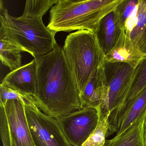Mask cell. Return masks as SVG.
Returning a JSON list of instances; mask_svg holds the SVG:
<instances>
[{"label":"cell","mask_w":146,"mask_h":146,"mask_svg":"<svg viewBox=\"0 0 146 146\" xmlns=\"http://www.w3.org/2000/svg\"><path fill=\"white\" fill-rule=\"evenodd\" d=\"M35 102L46 115L58 118L82 109L76 80L65 56L57 45L52 52L38 57Z\"/></svg>","instance_id":"obj_1"},{"label":"cell","mask_w":146,"mask_h":146,"mask_svg":"<svg viewBox=\"0 0 146 146\" xmlns=\"http://www.w3.org/2000/svg\"><path fill=\"white\" fill-rule=\"evenodd\" d=\"M122 0H58L50 11L47 28L57 33L87 30L94 33L99 23Z\"/></svg>","instance_id":"obj_2"},{"label":"cell","mask_w":146,"mask_h":146,"mask_svg":"<svg viewBox=\"0 0 146 146\" xmlns=\"http://www.w3.org/2000/svg\"><path fill=\"white\" fill-rule=\"evenodd\" d=\"M0 36L34 58L50 53L58 45L56 33L46 27L42 19L11 16L2 1H0Z\"/></svg>","instance_id":"obj_3"},{"label":"cell","mask_w":146,"mask_h":146,"mask_svg":"<svg viewBox=\"0 0 146 146\" xmlns=\"http://www.w3.org/2000/svg\"><path fill=\"white\" fill-rule=\"evenodd\" d=\"M63 49L80 95L94 73L105 63V54L94 33L87 30L67 36Z\"/></svg>","instance_id":"obj_4"},{"label":"cell","mask_w":146,"mask_h":146,"mask_svg":"<svg viewBox=\"0 0 146 146\" xmlns=\"http://www.w3.org/2000/svg\"><path fill=\"white\" fill-rule=\"evenodd\" d=\"M23 101L35 146H72L57 119L43 113L36 104L35 97L24 96Z\"/></svg>","instance_id":"obj_5"},{"label":"cell","mask_w":146,"mask_h":146,"mask_svg":"<svg viewBox=\"0 0 146 146\" xmlns=\"http://www.w3.org/2000/svg\"><path fill=\"white\" fill-rule=\"evenodd\" d=\"M106 91L104 102L97 110L109 113L123 103L130 88L135 69L123 63L104 65Z\"/></svg>","instance_id":"obj_6"},{"label":"cell","mask_w":146,"mask_h":146,"mask_svg":"<svg viewBox=\"0 0 146 146\" xmlns=\"http://www.w3.org/2000/svg\"><path fill=\"white\" fill-rule=\"evenodd\" d=\"M57 119L70 144L82 146L95 129L99 114L96 109L85 107Z\"/></svg>","instance_id":"obj_7"},{"label":"cell","mask_w":146,"mask_h":146,"mask_svg":"<svg viewBox=\"0 0 146 146\" xmlns=\"http://www.w3.org/2000/svg\"><path fill=\"white\" fill-rule=\"evenodd\" d=\"M4 107L11 146H35L26 117L23 100H9Z\"/></svg>","instance_id":"obj_8"},{"label":"cell","mask_w":146,"mask_h":146,"mask_svg":"<svg viewBox=\"0 0 146 146\" xmlns=\"http://www.w3.org/2000/svg\"><path fill=\"white\" fill-rule=\"evenodd\" d=\"M37 82L36 60L11 71L2 80L1 85L23 96L35 97Z\"/></svg>","instance_id":"obj_9"},{"label":"cell","mask_w":146,"mask_h":146,"mask_svg":"<svg viewBox=\"0 0 146 146\" xmlns=\"http://www.w3.org/2000/svg\"><path fill=\"white\" fill-rule=\"evenodd\" d=\"M144 54L145 58L135 69L131 86L127 96L118 108L110 113L108 122L111 131H117L120 120L137 95L146 87V54Z\"/></svg>","instance_id":"obj_10"},{"label":"cell","mask_w":146,"mask_h":146,"mask_svg":"<svg viewBox=\"0 0 146 146\" xmlns=\"http://www.w3.org/2000/svg\"><path fill=\"white\" fill-rule=\"evenodd\" d=\"M122 30L120 18L116 9L106 15L100 21L94 34L105 55L115 46Z\"/></svg>","instance_id":"obj_11"},{"label":"cell","mask_w":146,"mask_h":146,"mask_svg":"<svg viewBox=\"0 0 146 146\" xmlns=\"http://www.w3.org/2000/svg\"><path fill=\"white\" fill-rule=\"evenodd\" d=\"M145 58L139 48L126 35L123 30L116 45L105 55L106 63H123L135 69Z\"/></svg>","instance_id":"obj_12"},{"label":"cell","mask_w":146,"mask_h":146,"mask_svg":"<svg viewBox=\"0 0 146 146\" xmlns=\"http://www.w3.org/2000/svg\"><path fill=\"white\" fill-rule=\"evenodd\" d=\"M123 29L141 52L146 54V0H138L137 6Z\"/></svg>","instance_id":"obj_13"},{"label":"cell","mask_w":146,"mask_h":146,"mask_svg":"<svg viewBox=\"0 0 146 146\" xmlns=\"http://www.w3.org/2000/svg\"><path fill=\"white\" fill-rule=\"evenodd\" d=\"M103 65L94 73L80 94L82 108H91L97 110L104 102L106 80Z\"/></svg>","instance_id":"obj_14"},{"label":"cell","mask_w":146,"mask_h":146,"mask_svg":"<svg viewBox=\"0 0 146 146\" xmlns=\"http://www.w3.org/2000/svg\"><path fill=\"white\" fill-rule=\"evenodd\" d=\"M146 114L128 129L112 139L111 146H146L145 141Z\"/></svg>","instance_id":"obj_15"},{"label":"cell","mask_w":146,"mask_h":146,"mask_svg":"<svg viewBox=\"0 0 146 146\" xmlns=\"http://www.w3.org/2000/svg\"><path fill=\"white\" fill-rule=\"evenodd\" d=\"M146 114V87L137 95L127 112L120 120L116 135L128 129Z\"/></svg>","instance_id":"obj_16"},{"label":"cell","mask_w":146,"mask_h":146,"mask_svg":"<svg viewBox=\"0 0 146 146\" xmlns=\"http://www.w3.org/2000/svg\"><path fill=\"white\" fill-rule=\"evenodd\" d=\"M23 52L7 38L0 36V59L2 64L8 67L11 71L23 66L21 55Z\"/></svg>","instance_id":"obj_17"},{"label":"cell","mask_w":146,"mask_h":146,"mask_svg":"<svg viewBox=\"0 0 146 146\" xmlns=\"http://www.w3.org/2000/svg\"><path fill=\"white\" fill-rule=\"evenodd\" d=\"M97 111L99 114L98 123L82 146H103L106 142L109 129L108 119L110 114Z\"/></svg>","instance_id":"obj_18"},{"label":"cell","mask_w":146,"mask_h":146,"mask_svg":"<svg viewBox=\"0 0 146 146\" xmlns=\"http://www.w3.org/2000/svg\"><path fill=\"white\" fill-rule=\"evenodd\" d=\"M58 0H30L27 1L22 16L25 17L41 19Z\"/></svg>","instance_id":"obj_19"},{"label":"cell","mask_w":146,"mask_h":146,"mask_svg":"<svg viewBox=\"0 0 146 146\" xmlns=\"http://www.w3.org/2000/svg\"><path fill=\"white\" fill-rule=\"evenodd\" d=\"M138 0H122L116 8L119 15L122 27L131 15L138 4Z\"/></svg>","instance_id":"obj_20"},{"label":"cell","mask_w":146,"mask_h":146,"mask_svg":"<svg viewBox=\"0 0 146 146\" xmlns=\"http://www.w3.org/2000/svg\"><path fill=\"white\" fill-rule=\"evenodd\" d=\"M0 133L3 146H11L7 119L4 106L0 105Z\"/></svg>","instance_id":"obj_21"},{"label":"cell","mask_w":146,"mask_h":146,"mask_svg":"<svg viewBox=\"0 0 146 146\" xmlns=\"http://www.w3.org/2000/svg\"><path fill=\"white\" fill-rule=\"evenodd\" d=\"M24 96L17 91L0 85V105L5 106L9 100H23Z\"/></svg>","instance_id":"obj_22"},{"label":"cell","mask_w":146,"mask_h":146,"mask_svg":"<svg viewBox=\"0 0 146 146\" xmlns=\"http://www.w3.org/2000/svg\"><path fill=\"white\" fill-rule=\"evenodd\" d=\"M112 142V139H111V140L106 139V142H105V144H104L103 146H111Z\"/></svg>","instance_id":"obj_23"},{"label":"cell","mask_w":146,"mask_h":146,"mask_svg":"<svg viewBox=\"0 0 146 146\" xmlns=\"http://www.w3.org/2000/svg\"><path fill=\"white\" fill-rule=\"evenodd\" d=\"M145 145H146V125H145Z\"/></svg>","instance_id":"obj_24"}]
</instances>
